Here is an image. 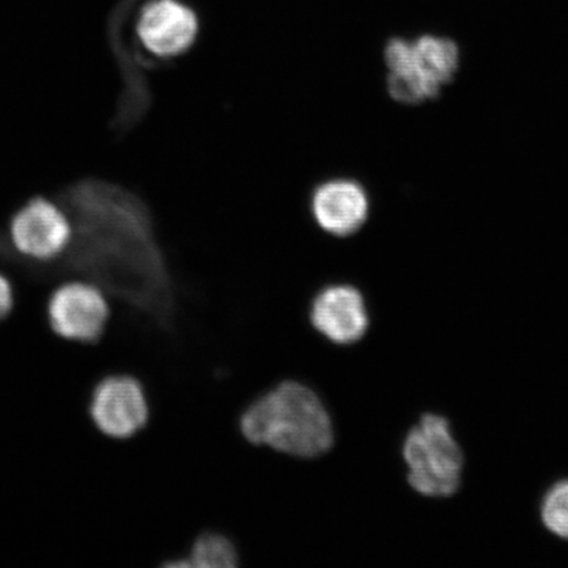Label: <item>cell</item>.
<instances>
[{"mask_svg":"<svg viewBox=\"0 0 568 568\" xmlns=\"http://www.w3.org/2000/svg\"><path fill=\"white\" fill-rule=\"evenodd\" d=\"M247 443L302 459L324 456L335 445V425L322 397L297 381H284L255 399L240 418Z\"/></svg>","mask_w":568,"mask_h":568,"instance_id":"obj_1","label":"cell"},{"mask_svg":"<svg viewBox=\"0 0 568 568\" xmlns=\"http://www.w3.org/2000/svg\"><path fill=\"white\" fill-rule=\"evenodd\" d=\"M385 62L389 97L403 104H420L436 98L453 80L459 51L456 42L437 36L393 39L386 45Z\"/></svg>","mask_w":568,"mask_h":568,"instance_id":"obj_2","label":"cell"},{"mask_svg":"<svg viewBox=\"0 0 568 568\" xmlns=\"http://www.w3.org/2000/svg\"><path fill=\"white\" fill-rule=\"evenodd\" d=\"M402 456L408 485L418 495L452 497L459 491L465 456L446 417L424 414L404 438Z\"/></svg>","mask_w":568,"mask_h":568,"instance_id":"obj_3","label":"cell"},{"mask_svg":"<svg viewBox=\"0 0 568 568\" xmlns=\"http://www.w3.org/2000/svg\"><path fill=\"white\" fill-rule=\"evenodd\" d=\"M10 236L13 246L26 257L39 262L59 258L73 239L70 219L48 199H33L12 217Z\"/></svg>","mask_w":568,"mask_h":568,"instance_id":"obj_4","label":"cell"},{"mask_svg":"<svg viewBox=\"0 0 568 568\" xmlns=\"http://www.w3.org/2000/svg\"><path fill=\"white\" fill-rule=\"evenodd\" d=\"M109 303L95 284L70 282L57 288L48 304V318L57 335L78 343H95L109 320Z\"/></svg>","mask_w":568,"mask_h":568,"instance_id":"obj_5","label":"cell"},{"mask_svg":"<svg viewBox=\"0 0 568 568\" xmlns=\"http://www.w3.org/2000/svg\"><path fill=\"white\" fill-rule=\"evenodd\" d=\"M310 322L329 343L349 346L367 335L371 314L364 294L347 283L329 284L311 302Z\"/></svg>","mask_w":568,"mask_h":568,"instance_id":"obj_6","label":"cell"},{"mask_svg":"<svg viewBox=\"0 0 568 568\" xmlns=\"http://www.w3.org/2000/svg\"><path fill=\"white\" fill-rule=\"evenodd\" d=\"M91 416L99 430L113 438H130L148 423L144 388L131 376H112L94 390Z\"/></svg>","mask_w":568,"mask_h":568,"instance_id":"obj_7","label":"cell"},{"mask_svg":"<svg viewBox=\"0 0 568 568\" xmlns=\"http://www.w3.org/2000/svg\"><path fill=\"white\" fill-rule=\"evenodd\" d=\"M199 32L195 12L176 0H154L138 23L141 44L159 59H175L194 45Z\"/></svg>","mask_w":568,"mask_h":568,"instance_id":"obj_8","label":"cell"},{"mask_svg":"<svg viewBox=\"0 0 568 568\" xmlns=\"http://www.w3.org/2000/svg\"><path fill=\"white\" fill-rule=\"evenodd\" d=\"M311 212L324 232L335 237H351L366 224L371 197L358 181L335 178L314 190Z\"/></svg>","mask_w":568,"mask_h":568,"instance_id":"obj_9","label":"cell"},{"mask_svg":"<svg viewBox=\"0 0 568 568\" xmlns=\"http://www.w3.org/2000/svg\"><path fill=\"white\" fill-rule=\"evenodd\" d=\"M187 558L184 560L186 567L197 568H234L240 562L236 546L231 539L213 531L197 537Z\"/></svg>","mask_w":568,"mask_h":568,"instance_id":"obj_10","label":"cell"},{"mask_svg":"<svg viewBox=\"0 0 568 568\" xmlns=\"http://www.w3.org/2000/svg\"><path fill=\"white\" fill-rule=\"evenodd\" d=\"M539 517L550 535L568 541V478L554 483L545 493Z\"/></svg>","mask_w":568,"mask_h":568,"instance_id":"obj_11","label":"cell"},{"mask_svg":"<svg viewBox=\"0 0 568 568\" xmlns=\"http://www.w3.org/2000/svg\"><path fill=\"white\" fill-rule=\"evenodd\" d=\"M13 304L12 286L4 275L0 274V320L10 314Z\"/></svg>","mask_w":568,"mask_h":568,"instance_id":"obj_12","label":"cell"}]
</instances>
